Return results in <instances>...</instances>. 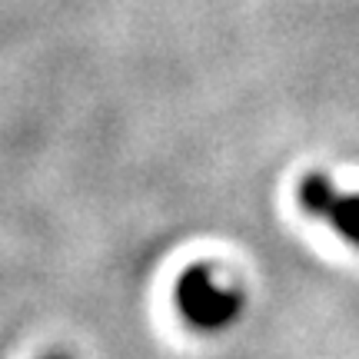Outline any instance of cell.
Instances as JSON below:
<instances>
[{"instance_id":"cell-1","label":"cell","mask_w":359,"mask_h":359,"mask_svg":"<svg viewBox=\"0 0 359 359\" xmlns=\"http://www.w3.org/2000/svg\"><path fill=\"white\" fill-rule=\"evenodd\" d=\"M173 303L183 323L196 333H223L243 313V290L219 280L210 263H193L183 269L173 290Z\"/></svg>"},{"instance_id":"cell-2","label":"cell","mask_w":359,"mask_h":359,"mask_svg":"<svg viewBox=\"0 0 359 359\" xmlns=\"http://www.w3.org/2000/svg\"><path fill=\"white\" fill-rule=\"evenodd\" d=\"M296 200L309 217L330 223L349 246L359 250V193H339L326 173H306L296 187Z\"/></svg>"},{"instance_id":"cell-3","label":"cell","mask_w":359,"mask_h":359,"mask_svg":"<svg viewBox=\"0 0 359 359\" xmlns=\"http://www.w3.org/2000/svg\"><path fill=\"white\" fill-rule=\"evenodd\" d=\"M43 359H70L67 353H50V356H43Z\"/></svg>"}]
</instances>
